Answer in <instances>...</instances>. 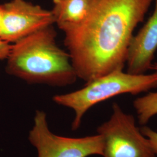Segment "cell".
Here are the masks:
<instances>
[{
	"instance_id": "52a82bcc",
	"label": "cell",
	"mask_w": 157,
	"mask_h": 157,
	"mask_svg": "<svg viewBox=\"0 0 157 157\" xmlns=\"http://www.w3.org/2000/svg\"><path fill=\"white\" fill-rule=\"evenodd\" d=\"M151 15L129 44L126 62L128 73L144 74L150 70L157 50V0Z\"/></svg>"
},
{
	"instance_id": "8fae6325",
	"label": "cell",
	"mask_w": 157,
	"mask_h": 157,
	"mask_svg": "<svg viewBox=\"0 0 157 157\" xmlns=\"http://www.w3.org/2000/svg\"><path fill=\"white\" fill-rule=\"evenodd\" d=\"M12 44L0 39V60L6 59L11 49Z\"/></svg>"
},
{
	"instance_id": "4fadbf2b",
	"label": "cell",
	"mask_w": 157,
	"mask_h": 157,
	"mask_svg": "<svg viewBox=\"0 0 157 157\" xmlns=\"http://www.w3.org/2000/svg\"><path fill=\"white\" fill-rule=\"evenodd\" d=\"M150 70L157 71V63L152 64L151 67H150Z\"/></svg>"
},
{
	"instance_id": "8992f818",
	"label": "cell",
	"mask_w": 157,
	"mask_h": 157,
	"mask_svg": "<svg viewBox=\"0 0 157 157\" xmlns=\"http://www.w3.org/2000/svg\"><path fill=\"white\" fill-rule=\"evenodd\" d=\"M2 7L0 39L10 44L54 23L51 11L26 0H11Z\"/></svg>"
},
{
	"instance_id": "277c9868",
	"label": "cell",
	"mask_w": 157,
	"mask_h": 157,
	"mask_svg": "<svg viewBox=\"0 0 157 157\" xmlns=\"http://www.w3.org/2000/svg\"><path fill=\"white\" fill-rule=\"evenodd\" d=\"M109 118L97 128L101 136L102 157H157L148 139L141 133L135 117L113 103Z\"/></svg>"
},
{
	"instance_id": "7a4b0ae2",
	"label": "cell",
	"mask_w": 157,
	"mask_h": 157,
	"mask_svg": "<svg viewBox=\"0 0 157 157\" xmlns=\"http://www.w3.org/2000/svg\"><path fill=\"white\" fill-rule=\"evenodd\" d=\"M52 26L41 29L12 44L6 72L29 83L64 87L77 75L68 52L57 45Z\"/></svg>"
},
{
	"instance_id": "5b68a950",
	"label": "cell",
	"mask_w": 157,
	"mask_h": 157,
	"mask_svg": "<svg viewBox=\"0 0 157 157\" xmlns=\"http://www.w3.org/2000/svg\"><path fill=\"white\" fill-rule=\"evenodd\" d=\"M37 157H89L102 155L103 140L98 133L82 137H68L51 132L44 111L37 110L28 135Z\"/></svg>"
},
{
	"instance_id": "9c48e42d",
	"label": "cell",
	"mask_w": 157,
	"mask_h": 157,
	"mask_svg": "<svg viewBox=\"0 0 157 157\" xmlns=\"http://www.w3.org/2000/svg\"><path fill=\"white\" fill-rule=\"evenodd\" d=\"M133 106L137 113L138 123L141 126H146L157 115V92H149L136 98Z\"/></svg>"
},
{
	"instance_id": "6da1fadb",
	"label": "cell",
	"mask_w": 157,
	"mask_h": 157,
	"mask_svg": "<svg viewBox=\"0 0 157 157\" xmlns=\"http://www.w3.org/2000/svg\"><path fill=\"white\" fill-rule=\"evenodd\" d=\"M154 0H91L83 22L64 32L78 78L86 83L126 65L135 28Z\"/></svg>"
},
{
	"instance_id": "30bf717a",
	"label": "cell",
	"mask_w": 157,
	"mask_h": 157,
	"mask_svg": "<svg viewBox=\"0 0 157 157\" xmlns=\"http://www.w3.org/2000/svg\"><path fill=\"white\" fill-rule=\"evenodd\" d=\"M140 130L141 133L149 141L152 151L157 155V132L147 125L141 126Z\"/></svg>"
},
{
	"instance_id": "ba28073f",
	"label": "cell",
	"mask_w": 157,
	"mask_h": 157,
	"mask_svg": "<svg viewBox=\"0 0 157 157\" xmlns=\"http://www.w3.org/2000/svg\"><path fill=\"white\" fill-rule=\"evenodd\" d=\"M91 0H52L54 23L63 32L80 25L87 17Z\"/></svg>"
},
{
	"instance_id": "3957f363",
	"label": "cell",
	"mask_w": 157,
	"mask_h": 157,
	"mask_svg": "<svg viewBox=\"0 0 157 157\" xmlns=\"http://www.w3.org/2000/svg\"><path fill=\"white\" fill-rule=\"evenodd\" d=\"M156 88L157 71L135 75L118 70L86 83L79 90L54 95L53 101L74 111L71 129L75 131L80 127L85 113L96 104L121 94L137 95Z\"/></svg>"
},
{
	"instance_id": "7c38bea8",
	"label": "cell",
	"mask_w": 157,
	"mask_h": 157,
	"mask_svg": "<svg viewBox=\"0 0 157 157\" xmlns=\"http://www.w3.org/2000/svg\"><path fill=\"white\" fill-rule=\"evenodd\" d=\"M2 5H0V36L2 30Z\"/></svg>"
}]
</instances>
